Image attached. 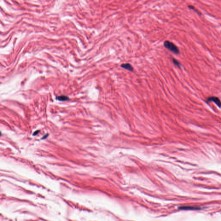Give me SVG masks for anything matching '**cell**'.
Returning <instances> with one entry per match:
<instances>
[{
    "instance_id": "1",
    "label": "cell",
    "mask_w": 221,
    "mask_h": 221,
    "mask_svg": "<svg viewBox=\"0 0 221 221\" xmlns=\"http://www.w3.org/2000/svg\"><path fill=\"white\" fill-rule=\"evenodd\" d=\"M164 46L166 49H168L172 53L178 54H180V51L178 48L174 44V43L170 42L169 41L166 40L164 43Z\"/></svg>"
},
{
    "instance_id": "2",
    "label": "cell",
    "mask_w": 221,
    "mask_h": 221,
    "mask_svg": "<svg viewBox=\"0 0 221 221\" xmlns=\"http://www.w3.org/2000/svg\"><path fill=\"white\" fill-rule=\"evenodd\" d=\"M207 101L208 102H211V101H212L213 102H214L218 106H219V107H220V105H221V102H220V99H219V98L217 97H215V96H212V97H210L209 98H208L207 99Z\"/></svg>"
},
{
    "instance_id": "6",
    "label": "cell",
    "mask_w": 221,
    "mask_h": 221,
    "mask_svg": "<svg viewBox=\"0 0 221 221\" xmlns=\"http://www.w3.org/2000/svg\"><path fill=\"white\" fill-rule=\"evenodd\" d=\"M172 61H173V63H174V64L176 66L178 67H179V68H180V67H181V63L178 60H177V59L174 58H172Z\"/></svg>"
},
{
    "instance_id": "7",
    "label": "cell",
    "mask_w": 221,
    "mask_h": 221,
    "mask_svg": "<svg viewBox=\"0 0 221 221\" xmlns=\"http://www.w3.org/2000/svg\"><path fill=\"white\" fill-rule=\"evenodd\" d=\"M182 209H197V208H195L194 207H190V206H189V207H188V206H186V207H183L182 208Z\"/></svg>"
},
{
    "instance_id": "5",
    "label": "cell",
    "mask_w": 221,
    "mask_h": 221,
    "mask_svg": "<svg viewBox=\"0 0 221 221\" xmlns=\"http://www.w3.org/2000/svg\"><path fill=\"white\" fill-rule=\"evenodd\" d=\"M188 7L189 9H191V10H192L194 11H195V12H196L197 14H198L199 15H202V13H201V12H200L198 10L196 9L194 6H192V5H189V6H188Z\"/></svg>"
},
{
    "instance_id": "3",
    "label": "cell",
    "mask_w": 221,
    "mask_h": 221,
    "mask_svg": "<svg viewBox=\"0 0 221 221\" xmlns=\"http://www.w3.org/2000/svg\"><path fill=\"white\" fill-rule=\"evenodd\" d=\"M121 67L125 70H128L130 71H133L134 68L132 65L129 63H125L121 65Z\"/></svg>"
},
{
    "instance_id": "4",
    "label": "cell",
    "mask_w": 221,
    "mask_h": 221,
    "mask_svg": "<svg viewBox=\"0 0 221 221\" xmlns=\"http://www.w3.org/2000/svg\"><path fill=\"white\" fill-rule=\"evenodd\" d=\"M56 99L57 100H58L60 101H65L68 100L69 98V97L68 96H60L57 97Z\"/></svg>"
},
{
    "instance_id": "8",
    "label": "cell",
    "mask_w": 221,
    "mask_h": 221,
    "mask_svg": "<svg viewBox=\"0 0 221 221\" xmlns=\"http://www.w3.org/2000/svg\"></svg>"
}]
</instances>
